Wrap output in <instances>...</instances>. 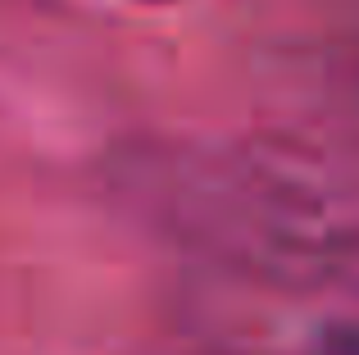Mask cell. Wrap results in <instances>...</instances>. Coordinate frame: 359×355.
Returning <instances> with one entry per match:
<instances>
[{
  "mask_svg": "<svg viewBox=\"0 0 359 355\" xmlns=\"http://www.w3.org/2000/svg\"><path fill=\"white\" fill-rule=\"evenodd\" d=\"M123 196L201 274L359 292V169L309 142H159L128 160Z\"/></svg>",
  "mask_w": 359,
  "mask_h": 355,
  "instance_id": "obj_1",
  "label": "cell"
},
{
  "mask_svg": "<svg viewBox=\"0 0 359 355\" xmlns=\"http://www.w3.org/2000/svg\"><path fill=\"white\" fill-rule=\"evenodd\" d=\"M187 287V319L210 355H359V292H300L201 269Z\"/></svg>",
  "mask_w": 359,
  "mask_h": 355,
  "instance_id": "obj_2",
  "label": "cell"
},
{
  "mask_svg": "<svg viewBox=\"0 0 359 355\" xmlns=\"http://www.w3.org/2000/svg\"><path fill=\"white\" fill-rule=\"evenodd\" d=\"M278 100L287 114L278 133L359 169V36L291 55L278 69Z\"/></svg>",
  "mask_w": 359,
  "mask_h": 355,
  "instance_id": "obj_3",
  "label": "cell"
},
{
  "mask_svg": "<svg viewBox=\"0 0 359 355\" xmlns=\"http://www.w3.org/2000/svg\"><path fill=\"white\" fill-rule=\"evenodd\" d=\"M150 5H168V0H150Z\"/></svg>",
  "mask_w": 359,
  "mask_h": 355,
  "instance_id": "obj_4",
  "label": "cell"
}]
</instances>
